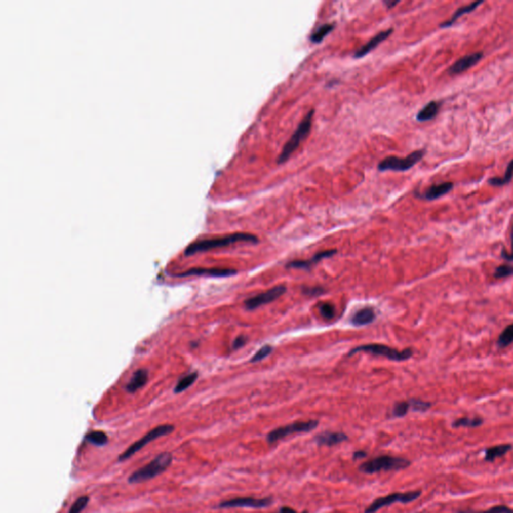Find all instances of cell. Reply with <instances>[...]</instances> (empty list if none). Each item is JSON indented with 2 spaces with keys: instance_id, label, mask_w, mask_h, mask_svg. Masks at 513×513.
<instances>
[{
  "instance_id": "6da1fadb",
  "label": "cell",
  "mask_w": 513,
  "mask_h": 513,
  "mask_svg": "<svg viewBox=\"0 0 513 513\" xmlns=\"http://www.w3.org/2000/svg\"><path fill=\"white\" fill-rule=\"evenodd\" d=\"M235 243H251L257 244L259 243V239L257 235L249 233H234L227 234L220 238L214 239H205L193 242L189 244L186 248L184 254L186 256H192L198 253H204L207 251L224 248L231 246Z\"/></svg>"
},
{
  "instance_id": "7a4b0ae2",
  "label": "cell",
  "mask_w": 513,
  "mask_h": 513,
  "mask_svg": "<svg viewBox=\"0 0 513 513\" xmlns=\"http://www.w3.org/2000/svg\"><path fill=\"white\" fill-rule=\"evenodd\" d=\"M313 117H314V109L310 110L306 114V116L298 125L295 133L292 135L290 140L285 143L277 159V164L281 165L286 163L295 152V150L300 146L301 142L309 136L313 125Z\"/></svg>"
},
{
  "instance_id": "3957f363",
  "label": "cell",
  "mask_w": 513,
  "mask_h": 513,
  "mask_svg": "<svg viewBox=\"0 0 513 513\" xmlns=\"http://www.w3.org/2000/svg\"><path fill=\"white\" fill-rule=\"evenodd\" d=\"M173 462V455L170 452H163L159 454L149 463L135 471L130 477V483L146 482L165 472Z\"/></svg>"
},
{
  "instance_id": "277c9868",
  "label": "cell",
  "mask_w": 513,
  "mask_h": 513,
  "mask_svg": "<svg viewBox=\"0 0 513 513\" xmlns=\"http://www.w3.org/2000/svg\"><path fill=\"white\" fill-rule=\"evenodd\" d=\"M359 352H366V353H370V354H373L376 356H383L391 361H397V362L409 360L414 354V352L411 348H407L403 351H399L395 348H391V347L383 345V344L371 343V344L361 345V346L353 348L348 353V356H352V355L359 353Z\"/></svg>"
},
{
  "instance_id": "5b68a950",
  "label": "cell",
  "mask_w": 513,
  "mask_h": 513,
  "mask_svg": "<svg viewBox=\"0 0 513 513\" xmlns=\"http://www.w3.org/2000/svg\"><path fill=\"white\" fill-rule=\"evenodd\" d=\"M411 462L405 458L390 455L377 456L359 466V470L365 474H373L380 471H398L410 466Z\"/></svg>"
},
{
  "instance_id": "8992f818",
  "label": "cell",
  "mask_w": 513,
  "mask_h": 513,
  "mask_svg": "<svg viewBox=\"0 0 513 513\" xmlns=\"http://www.w3.org/2000/svg\"><path fill=\"white\" fill-rule=\"evenodd\" d=\"M426 151L424 149L415 150L405 157L390 155L383 159L378 164L380 172H406L416 166L424 157Z\"/></svg>"
},
{
  "instance_id": "52a82bcc",
  "label": "cell",
  "mask_w": 513,
  "mask_h": 513,
  "mask_svg": "<svg viewBox=\"0 0 513 513\" xmlns=\"http://www.w3.org/2000/svg\"><path fill=\"white\" fill-rule=\"evenodd\" d=\"M174 430H175V426L172 424H164V425H159V426L154 427L153 429L148 431L144 436H142L140 439L137 440L135 443H133L130 447H128L126 449V451H124L119 456V461H126V460L130 459L133 455H135L137 452H139L148 443L154 441L155 439H157L160 437L167 436V435L171 434Z\"/></svg>"
},
{
  "instance_id": "ba28073f",
  "label": "cell",
  "mask_w": 513,
  "mask_h": 513,
  "mask_svg": "<svg viewBox=\"0 0 513 513\" xmlns=\"http://www.w3.org/2000/svg\"><path fill=\"white\" fill-rule=\"evenodd\" d=\"M318 425H319L318 420H308V421H297L288 424L286 426H281L268 433L267 441L270 444H273L278 442L281 439L286 438L295 433H306L313 431L318 427Z\"/></svg>"
},
{
  "instance_id": "9c48e42d",
  "label": "cell",
  "mask_w": 513,
  "mask_h": 513,
  "mask_svg": "<svg viewBox=\"0 0 513 513\" xmlns=\"http://www.w3.org/2000/svg\"><path fill=\"white\" fill-rule=\"evenodd\" d=\"M420 495H421V491L415 490V491H409V492H403V493L396 492V493H392V494H389L384 497H379L376 500H374L373 502L365 509L364 513H376L381 508L386 507V506H390V505L397 503V502L403 503V504L410 503V502L418 499Z\"/></svg>"
},
{
  "instance_id": "30bf717a",
  "label": "cell",
  "mask_w": 513,
  "mask_h": 513,
  "mask_svg": "<svg viewBox=\"0 0 513 513\" xmlns=\"http://www.w3.org/2000/svg\"><path fill=\"white\" fill-rule=\"evenodd\" d=\"M286 291H287L286 286L278 285L266 292L260 293L254 297L247 299L245 301V307L247 308V310H256L259 307L273 303L274 301L282 297L286 293Z\"/></svg>"
},
{
  "instance_id": "8fae6325",
  "label": "cell",
  "mask_w": 513,
  "mask_h": 513,
  "mask_svg": "<svg viewBox=\"0 0 513 513\" xmlns=\"http://www.w3.org/2000/svg\"><path fill=\"white\" fill-rule=\"evenodd\" d=\"M272 497L265 498H254V497H238L230 500L221 502L219 508H238V507H249V508H266L272 505Z\"/></svg>"
},
{
  "instance_id": "7c38bea8",
  "label": "cell",
  "mask_w": 513,
  "mask_h": 513,
  "mask_svg": "<svg viewBox=\"0 0 513 513\" xmlns=\"http://www.w3.org/2000/svg\"><path fill=\"white\" fill-rule=\"evenodd\" d=\"M238 274V271L233 269H220V268H191L186 272L176 275L179 278H185L190 276H208L214 278H226L232 277Z\"/></svg>"
},
{
  "instance_id": "4fadbf2b",
  "label": "cell",
  "mask_w": 513,
  "mask_h": 513,
  "mask_svg": "<svg viewBox=\"0 0 513 513\" xmlns=\"http://www.w3.org/2000/svg\"><path fill=\"white\" fill-rule=\"evenodd\" d=\"M483 57V52L478 51L474 53H470L457 59L448 69V73L451 75H456L465 72L472 66L476 65Z\"/></svg>"
},
{
  "instance_id": "5bb4252c",
  "label": "cell",
  "mask_w": 513,
  "mask_h": 513,
  "mask_svg": "<svg viewBox=\"0 0 513 513\" xmlns=\"http://www.w3.org/2000/svg\"><path fill=\"white\" fill-rule=\"evenodd\" d=\"M337 253L336 250H326V251H322V252H319L317 253L313 258H311L310 260H296V261H291L290 263L287 264V268L288 269H302V270H309L311 267H313L314 265H316L317 263H319L320 261H322L323 259H327V258H330L332 256H334L335 254Z\"/></svg>"
},
{
  "instance_id": "9a60e30c",
  "label": "cell",
  "mask_w": 513,
  "mask_h": 513,
  "mask_svg": "<svg viewBox=\"0 0 513 513\" xmlns=\"http://www.w3.org/2000/svg\"><path fill=\"white\" fill-rule=\"evenodd\" d=\"M347 434L344 432H335V431H325L317 434L315 436V441L319 446H335L340 443H343L348 440Z\"/></svg>"
},
{
  "instance_id": "2e32d148",
  "label": "cell",
  "mask_w": 513,
  "mask_h": 513,
  "mask_svg": "<svg viewBox=\"0 0 513 513\" xmlns=\"http://www.w3.org/2000/svg\"><path fill=\"white\" fill-rule=\"evenodd\" d=\"M392 32H393L392 28L380 31L379 33H377L374 37H372L367 44H365L364 46L358 48V50H356V52L354 53V57H356V58L364 57L365 55H367L369 52H371L373 49L378 47L380 44H382L385 40H387L392 34Z\"/></svg>"
},
{
  "instance_id": "e0dca14e",
  "label": "cell",
  "mask_w": 513,
  "mask_h": 513,
  "mask_svg": "<svg viewBox=\"0 0 513 513\" xmlns=\"http://www.w3.org/2000/svg\"><path fill=\"white\" fill-rule=\"evenodd\" d=\"M453 183L451 182H445L437 185H432L428 187L424 192L418 194L420 199L426 200V201H435L448 192H450L453 189Z\"/></svg>"
},
{
  "instance_id": "ac0fdd59",
  "label": "cell",
  "mask_w": 513,
  "mask_h": 513,
  "mask_svg": "<svg viewBox=\"0 0 513 513\" xmlns=\"http://www.w3.org/2000/svg\"><path fill=\"white\" fill-rule=\"evenodd\" d=\"M375 318H376V313H375L373 308L365 307V308L360 309L359 311H357L353 315V317L351 319V323L354 326H365V325L372 323L375 320Z\"/></svg>"
},
{
  "instance_id": "d6986e66",
  "label": "cell",
  "mask_w": 513,
  "mask_h": 513,
  "mask_svg": "<svg viewBox=\"0 0 513 513\" xmlns=\"http://www.w3.org/2000/svg\"><path fill=\"white\" fill-rule=\"evenodd\" d=\"M482 3H483V1H476V2H472V3L468 4V5H464V6H461V7L457 8L456 11L452 14V16L447 21H444V22L440 23V28H449V27H451L461 16H463L464 14L471 13L472 11H474Z\"/></svg>"
},
{
  "instance_id": "ffe728a7",
  "label": "cell",
  "mask_w": 513,
  "mask_h": 513,
  "mask_svg": "<svg viewBox=\"0 0 513 513\" xmlns=\"http://www.w3.org/2000/svg\"><path fill=\"white\" fill-rule=\"evenodd\" d=\"M440 107H441V104L439 101H436V100L429 101L418 111V113L416 115V120L418 122H428V121L435 119L437 116V114L439 113Z\"/></svg>"
},
{
  "instance_id": "44dd1931",
  "label": "cell",
  "mask_w": 513,
  "mask_h": 513,
  "mask_svg": "<svg viewBox=\"0 0 513 513\" xmlns=\"http://www.w3.org/2000/svg\"><path fill=\"white\" fill-rule=\"evenodd\" d=\"M148 379V373L145 369H139L137 370L133 377L131 378L130 382L126 385V390L129 393H135L138 390H140L141 387H143Z\"/></svg>"
},
{
  "instance_id": "7402d4cb",
  "label": "cell",
  "mask_w": 513,
  "mask_h": 513,
  "mask_svg": "<svg viewBox=\"0 0 513 513\" xmlns=\"http://www.w3.org/2000/svg\"><path fill=\"white\" fill-rule=\"evenodd\" d=\"M511 449H512L511 444H500V445H495V446L489 447L485 450L484 459L489 462L494 461L495 459L508 453Z\"/></svg>"
},
{
  "instance_id": "603a6c76",
  "label": "cell",
  "mask_w": 513,
  "mask_h": 513,
  "mask_svg": "<svg viewBox=\"0 0 513 513\" xmlns=\"http://www.w3.org/2000/svg\"><path fill=\"white\" fill-rule=\"evenodd\" d=\"M513 179V160L509 162L506 168V172L502 178H491L488 180V184L493 187H503L508 185Z\"/></svg>"
},
{
  "instance_id": "cb8c5ba5",
  "label": "cell",
  "mask_w": 513,
  "mask_h": 513,
  "mask_svg": "<svg viewBox=\"0 0 513 513\" xmlns=\"http://www.w3.org/2000/svg\"><path fill=\"white\" fill-rule=\"evenodd\" d=\"M334 27L335 26L333 23H325V24L320 25L317 29H315L313 31V33L310 36V41L314 44L322 43L327 35H329L330 32L334 29Z\"/></svg>"
},
{
  "instance_id": "d4e9b609",
  "label": "cell",
  "mask_w": 513,
  "mask_h": 513,
  "mask_svg": "<svg viewBox=\"0 0 513 513\" xmlns=\"http://www.w3.org/2000/svg\"><path fill=\"white\" fill-rule=\"evenodd\" d=\"M513 343V323L505 327L503 331L500 333L498 339H497V347L499 349H503L508 347Z\"/></svg>"
},
{
  "instance_id": "484cf974",
  "label": "cell",
  "mask_w": 513,
  "mask_h": 513,
  "mask_svg": "<svg viewBox=\"0 0 513 513\" xmlns=\"http://www.w3.org/2000/svg\"><path fill=\"white\" fill-rule=\"evenodd\" d=\"M86 441L95 446H103L108 442V437L103 431H92L86 435Z\"/></svg>"
},
{
  "instance_id": "4316f807",
  "label": "cell",
  "mask_w": 513,
  "mask_h": 513,
  "mask_svg": "<svg viewBox=\"0 0 513 513\" xmlns=\"http://www.w3.org/2000/svg\"><path fill=\"white\" fill-rule=\"evenodd\" d=\"M483 424V419L480 417H462L459 419L455 420L452 424L454 428H460V427H467V428H476Z\"/></svg>"
},
{
  "instance_id": "83f0119b",
  "label": "cell",
  "mask_w": 513,
  "mask_h": 513,
  "mask_svg": "<svg viewBox=\"0 0 513 513\" xmlns=\"http://www.w3.org/2000/svg\"><path fill=\"white\" fill-rule=\"evenodd\" d=\"M198 373L196 372H192V373L187 374L186 376H184L183 378L180 379V381L178 382V384L176 385L175 387V393H181L185 390H187L188 387H190L194 381L196 380L198 378Z\"/></svg>"
},
{
  "instance_id": "f1b7e54d",
  "label": "cell",
  "mask_w": 513,
  "mask_h": 513,
  "mask_svg": "<svg viewBox=\"0 0 513 513\" xmlns=\"http://www.w3.org/2000/svg\"><path fill=\"white\" fill-rule=\"evenodd\" d=\"M410 408H411V406H410L409 401L397 402V403H395V405L393 407L392 415L394 417H404L408 413Z\"/></svg>"
},
{
  "instance_id": "f546056e",
  "label": "cell",
  "mask_w": 513,
  "mask_h": 513,
  "mask_svg": "<svg viewBox=\"0 0 513 513\" xmlns=\"http://www.w3.org/2000/svg\"><path fill=\"white\" fill-rule=\"evenodd\" d=\"M273 352V347L270 346V345H265L263 346L262 348H260L256 354L252 357V359L250 360L251 363H257V362H260L264 359H266L269 355H271V353Z\"/></svg>"
},
{
  "instance_id": "4dcf8cb0",
  "label": "cell",
  "mask_w": 513,
  "mask_h": 513,
  "mask_svg": "<svg viewBox=\"0 0 513 513\" xmlns=\"http://www.w3.org/2000/svg\"><path fill=\"white\" fill-rule=\"evenodd\" d=\"M513 276V266L508 264H503L497 267L493 273V277L496 279H503Z\"/></svg>"
},
{
  "instance_id": "1f68e13d",
  "label": "cell",
  "mask_w": 513,
  "mask_h": 513,
  "mask_svg": "<svg viewBox=\"0 0 513 513\" xmlns=\"http://www.w3.org/2000/svg\"><path fill=\"white\" fill-rule=\"evenodd\" d=\"M90 502V497L85 495V496H82V497H78L75 502L72 504V506L70 507L68 513H82L86 507L88 506Z\"/></svg>"
},
{
  "instance_id": "d6a6232c",
  "label": "cell",
  "mask_w": 513,
  "mask_h": 513,
  "mask_svg": "<svg viewBox=\"0 0 513 513\" xmlns=\"http://www.w3.org/2000/svg\"><path fill=\"white\" fill-rule=\"evenodd\" d=\"M319 311H320V314L322 315V317L327 320L333 319L336 315V309H335L334 305L329 302L321 304L319 307Z\"/></svg>"
},
{
  "instance_id": "836d02e7",
  "label": "cell",
  "mask_w": 513,
  "mask_h": 513,
  "mask_svg": "<svg viewBox=\"0 0 513 513\" xmlns=\"http://www.w3.org/2000/svg\"><path fill=\"white\" fill-rule=\"evenodd\" d=\"M409 402H410V406H411L412 410L418 411V412H425L428 409H430V407L432 406V404L430 402H426V401H423L420 399H411V400H409Z\"/></svg>"
},
{
  "instance_id": "e575fe53",
  "label": "cell",
  "mask_w": 513,
  "mask_h": 513,
  "mask_svg": "<svg viewBox=\"0 0 513 513\" xmlns=\"http://www.w3.org/2000/svg\"><path fill=\"white\" fill-rule=\"evenodd\" d=\"M303 294L309 296V297H317L323 295L326 290L321 286H315V287H303L302 289Z\"/></svg>"
},
{
  "instance_id": "d590c367",
  "label": "cell",
  "mask_w": 513,
  "mask_h": 513,
  "mask_svg": "<svg viewBox=\"0 0 513 513\" xmlns=\"http://www.w3.org/2000/svg\"><path fill=\"white\" fill-rule=\"evenodd\" d=\"M471 513H513V509L505 506V505H498V506H494V507H491L485 511H481V512H471Z\"/></svg>"
},
{
  "instance_id": "8d00e7d4",
  "label": "cell",
  "mask_w": 513,
  "mask_h": 513,
  "mask_svg": "<svg viewBox=\"0 0 513 513\" xmlns=\"http://www.w3.org/2000/svg\"><path fill=\"white\" fill-rule=\"evenodd\" d=\"M501 257L507 262H513V227L511 230V252L508 253L503 249L501 252Z\"/></svg>"
},
{
  "instance_id": "74e56055",
  "label": "cell",
  "mask_w": 513,
  "mask_h": 513,
  "mask_svg": "<svg viewBox=\"0 0 513 513\" xmlns=\"http://www.w3.org/2000/svg\"><path fill=\"white\" fill-rule=\"evenodd\" d=\"M246 341H247V338H246L245 336H243V335L238 336V337L234 339V341H233V349L236 350V349L242 348V347L246 344Z\"/></svg>"
},
{
  "instance_id": "f35d334b",
  "label": "cell",
  "mask_w": 513,
  "mask_h": 513,
  "mask_svg": "<svg viewBox=\"0 0 513 513\" xmlns=\"http://www.w3.org/2000/svg\"><path fill=\"white\" fill-rule=\"evenodd\" d=\"M368 456L367 452L364 451V450H357L353 453V460H360V459H364Z\"/></svg>"
},
{
  "instance_id": "ab89813d",
  "label": "cell",
  "mask_w": 513,
  "mask_h": 513,
  "mask_svg": "<svg viewBox=\"0 0 513 513\" xmlns=\"http://www.w3.org/2000/svg\"><path fill=\"white\" fill-rule=\"evenodd\" d=\"M279 513H298V512H297L296 510H294L293 508L289 507V506H283V507H281L280 510H279ZM302 513H309V512H308V511H304V512Z\"/></svg>"
},
{
  "instance_id": "60d3db41",
  "label": "cell",
  "mask_w": 513,
  "mask_h": 513,
  "mask_svg": "<svg viewBox=\"0 0 513 513\" xmlns=\"http://www.w3.org/2000/svg\"><path fill=\"white\" fill-rule=\"evenodd\" d=\"M384 3H385V4L389 7V8H392L394 5L398 4V3H399V1H385Z\"/></svg>"
}]
</instances>
